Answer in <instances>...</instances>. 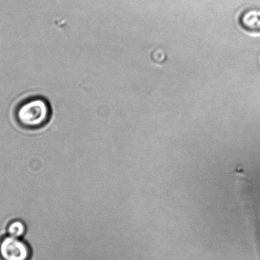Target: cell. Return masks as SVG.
Returning a JSON list of instances; mask_svg holds the SVG:
<instances>
[{
    "label": "cell",
    "mask_w": 260,
    "mask_h": 260,
    "mask_svg": "<svg viewBox=\"0 0 260 260\" xmlns=\"http://www.w3.org/2000/svg\"><path fill=\"white\" fill-rule=\"evenodd\" d=\"M31 256V246L24 239L8 235L0 240V257L2 260H30Z\"/></svg>",
    "instance_id": "2"
},
{
    "label": "cell",
    "mask_w": 260,
    "mask_h": 260,
    "mask_svg": "<svg viewBox=\"0 0 260 260\" xmlns=\"http://www.w3.org/2000/svg\"><path fill=\"white\" fill-rule=\"evenodd\" d=\"M51 105L46 98L39 95L24 98L16 110V119L20 127L27 131L44 128L51 120Z\"/></svg>",
    "instance_id": "1"
},
{
    "label": "cell",
    "mask_w": 260,
    "mask_h": 260,
    "mask_svg": "<svg viewBox=\"0 0 260 260\" xmlns=\"http://www.w3.org/2000/svg\"><path fill=\"white\" fill-rule=\"evenodd\" d=\"M7 232L10 236L16 237V238H22L26 234V224L22 219H14L9 224Z\"/></svg>",
    "instance_id": "4"
},
{
    "label": "cell",
    "mask_w": 260,
    "mask_h": 260,
    "mask_svg": "<svg viewBox=\"0 0 260 260\" xmlns=\"http://www.w3.org/2000/svg\"><path fill=\"white\" fill-rule=\"evenodd\" d=\"M240 24L249 31H260V9L251 8L242 12L239 19Z\"/></svg>",
    "instance_id": "3"
}]
</instances>
